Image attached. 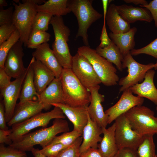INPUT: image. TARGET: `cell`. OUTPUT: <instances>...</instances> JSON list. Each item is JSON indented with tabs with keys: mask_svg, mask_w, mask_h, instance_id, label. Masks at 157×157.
Listing matches in <instances>:
<instances>
[{
	"mask_svg": "<svg viewBox=\"0 0 157 157\" xmlns=\"http://www.w3.org/2000/svg\"><path fill=\"white\" fill-rule=\"evenodd\" d=\"M156 111L157 112V106H156Z\"/></svg>",
	"mask_w": 157,
	"mask_h": 157,
	"instance_id": "54",
	"label": "cell"
},
{
	"mask_svg": "<svg viewBox=\"0 0 157 157\" xmlns=\"http://www.w3.org/2000/svg\"><path fill=\"white\" fill-rule=\"evenodd\" d=\"M124 1L127 3H133L135 5L144 6L148 4V2L145 0H124Z\"/></svg>",
	"mask_w": 157,
	"mask_h": 157,
	"instance_id": "48",
	"label": "cell"
},
{
	"mask_svg": "<svg viewBox=\"0 0 157 157\" xmlns=\"http://www.w3.org/2000/svg\"><path fill=\"white\" fill-rule=\"evenodd\" d=\"M116 8L119 15L129 24L138 21L151 22L153 20L149 11L144 8L123 4L116 6Z\"/></svg>",
	"mask_w": 157,
	"mask_h": 157,
	"instance_id": "23",
	"label": "cell"
},
{
	"mask_svg": "<svg viewBox=\"0 0 157 157\" xmlns=\"http://www.w3.org/2000/svg\"><path fill=\"white\" fill-rule=\"evenodd\" d=\"M79 157H104L98 148H90L80 154Z\"/></svg>",
	"mask_w": 157,
	"mask_h": 157,
	"instance_id": "47",
	"label": "cell"
},
{
	"mask_svg": "<svg viewBox=\"0 0 157 157\" xmlns=\"http://www.w3.org/2000/svg\"><path fill=\"white\" fill-rule=\"evenodd\" d=\"M50 24L54 35L55 40L52 45L53 52L63 69H71L73 56L67 44L70 30L65 25L62 16H52Z\"/></svg>",
	"mask_w": 157,
	"mask_h": 157,
	"instance_id": "4",
	"label": "cell"
},
{
	"mask_svg": "<svg viewBox=\"0 0 157 157\" xmlns=\"http://www.w3.org/2000/svg\"><path fill=\"white\" fill-rule=\"evenodd\" d=\"M65 117L62 110L59 108L55 106L50 111L40 113L12 126L9 138L13 142H15L35 128L39 127H46L52 119H64Z\"/></svg>",
	"mask_w": 157,
	"mask_h": 157,
	"instance_id": "7",
	"label": "cell"
},
{
	"mask_svg": "<svg viewBox=\"0 0 157 157\" xmlns=\"http://www.w3.org/2000/svg\"><path fill=\"white\" fill-rule=\"evenodd\" d=\"M5 106L3 100L0 102V128L3 130H8V128L6 125Z\"/></svg>",
	"mask_w": 157,
	"mask_h": 157,
	"instance_id": "45",
	"label": "cell"
},
{
	"mask_svg": "<svg viewBox=\"0 0 157 157\" xmlns=\"http://www.w3.org/2000/svg\"><path fill=\"white\" fill-rule=\"evenodd\" d=\"M144 101L143 98L133 94L129 88L125 90L123 92L118 101L105 111L108 116V124L133 108L142 105Z\"/></svg>",
	"mask_w": 157,
	"mask_h": 157,
	"instance_id": "12",
	"label": "cell"
},
{
	"mask_svg": "<svg viewBox=\"0 0 157 157\" xmlns=\"http://www.w3.org/2000/svg\"><path fill=\"white\" fill-rule=\"evenodd\" d=\"M32 54L36 60L40 61L51 71L56 78H60L63 68L58 61L52 49L50 48L48 42L39 46Z\"/></svg>",
	"mask_w": 157,
	"mask_h": 157,
	"instance_id": "18",
	"label": "cell"
},
{
	"mask_svg": "<svg viewBox=\"0 0 157 157\" xmlns=\"http://www.w3.org/2000/svg\"><path fill=\"white\" fill-rule=\"evenodd\" d=\"M95 50L99 56L115 64L119 71H122L123 69L122 63L124 56L113 41L107 47L101 48L98 46Z\"/></svg>",
	"mask_w": 157,
	"mask_h": 157,
	"instance_id": "29",
	"label": "cell"
},
{
	"mask_svg": "<svg viewBox=\"0 0 157 157\" xmlns=\"http://www.w3.org/2000/svg\"><path fill=\"white\" fill-rule=\"evenodd\" d=\"M154 68L156 70L157 69V61L156 63L154 64Z\"/></svg>",
	"mask_w": 157,
	"mask_h": 157,
	"instance_id": "52",
	"label": "cell"
},
{
	"mask_svg": "<svg viewBox=\"0 0 157 157\" xmlns=\"http://www.w3.org/2000/svg\"><path fill=\"white\" fill-rule=\"evenodd\" d=\"M8 6V3L5 0H0V8H3V7L6 6Z\"/></svg>",
	"mask_w": 157,
	"mask_h": 157,
	"instance_id": "51",
	"label": "cell"
},
{
	"mask_svg": "<svg viewBox=\"0 0 157 157\" xmlns=\"http://www.w3.org/2000/svg\"><path fill=\"white\" fill-rule=\"evenodd\" d=\"M11 77L6 72L4 68H0V89L8 85L11 82Z\"/></svg>",
	"mask_w": 157,
	"mask_h": 157,
	"instance_id": "44",
	"label": "cell"
},
{
	"mask_svg": "<svg viewBox=\"0 0 157 157\" xmlns=\"http://www.w3.org/2000/svg\"><path fill=\"white\" fill-rule=\"evenodd\" d=\"M32 57L28 65V69L23 82L19 98V103L38 100L37 93L34 82L33 74L31 64L34 59Z\"/></svg>",
	"mask_w": 157,
	"mask_h": 157,
	"instance_id": "27",
	"label": "cell"
},
{
	"mask_svg": "<svg viewBox=\"0 0 157 157\" xmlns=\"http://www.w3.org/2000/svg\"><path fill=\"white\" fill-rule=\"evenodd\" d=\"M153 136L151 135L143 136L142 140L136 149L138 157H157Z\"/></svg>",
	"mask_w": 157,
	"mask_h": 157,
	"instance_id": "30",
	"label": "cell"
},
{
	"mask_svg": "<svg viewBox=\"0 0 157 157\" xmlns=\"http://www.w3.org/2000/svg\"><path fill=\"white\" fill-rule=\"evenodd\" d=\"M115 126L114 122L108 128H102L103 136L98 149L104 157H113L119 150L115 139Z\"/></svg>",
	"mask_w": 157,
	"mask_h": 157,
	"instance_id": "24",
	"label": "cell"
},
{
	"mask_svg": "<svg viewBox=\"0 0 157 157\" xmlns=\"http://www.w3.org/2000/svg\"><path fill=\"white\" fill-rule=\"evenodd\" d=\"M137 31V28L134 27L124 33L116 34L110 32L109 33V37L124 57L134 49L135 45L134 36Z\"/></svg>",
	"mask_w": 157,
	"mask_h": 157,
	"instance_id": "26",
	"label": "cell"
},
{
	"mask_svg": "<svg viewBox=\"0 0 157 157\" xmlns=\"http://www.w3.org/2000/svg\"><path fill=\"white\" fill-rule=\"evenodd\" d=\"M82 137H79L72 144L63 149L56 157H79V149Z\"/></svg>",
	"mask_w": 157,
	"mask_h": 157,
	"instance_id": "35",
	"label": "cell"
},
{
	"mask_svg": "<svg viewBox=\"0 0 157 157\" xmlns=\"http://www.w3.org/2000/svg\"><path fill=\"white\" fill-rule=\"evenodd\" d=\"M23 43L19 40L8 52L4 63V69L11 78H17L23 75L27 67H24L23 61L24 55Z\"/></svg>",
	"mask_w": 157,
	"mask_h": 157,
	"instance_id": "14",
	"label": "cell"
},
{
	"mask_svg": "<svg viewBox=\"0 0 157 157\" xmlns=\"http://www.w3.org/2000/svg\"><path fill=\"white\" fill-rule=\"evenodd\" d=\"M130 53L132 56L145 54L157 59V38L144 47L137 49H134Z\"/></svg>",
	"mask_w": 157,
	"mask_h": 157,
	"instance_id": "36",
	"label": "cell"
},
{
	"mask_svg": "<svg viewBox=\"0 0 157 157\" xmlns=\"http://www.w3.org/2000/svg\"><path fill=\"white\" fill-rule=\"evenodd\" d=\"M51 105L59 108L72 123L73 130L82 135L83 129L88 121L87 107H72L65 104L60 103H53Z\"/></svg>",
	"mask_w": 157,
	"mask_h": 157,
	"instance_id": "16",
	"label": "cell"
},
{
	"mask_svg": "<svg viewBox=\"0 0 157 157\" xmlns=\"http://www.w3.org/2000/svg\"><path fill=\"white\" fill-rule=\"evenodd\" d=\"M147 9L151 13L154 22L155 26L157 28V0H153L144 6H140Z\"/></svg>",
	"mask_w": 157,
	"mask_h": 157,
	"instance_id": "42",
	"label": "cell"
},
{
	"mask_svg": "<svg viewBox=\"0 0 157 157\" xmlns=\"http://www.w3.org/2000/svg\"><path fill=\"white\" fill-rule=\"evenodd\" d=\"M38 149L33 148L31 150L32 153L35 157H48L46 156L40 152Z\"/></svg>",
	"mask_w": 157,
	"mask_h": 157,
	"instance_id": "50",
	"label": "cell"
},
{
	"mask_svg": "<svg viewBox=\"0 0 157 157\" xmlns=\"http://www.w3.org/2000/svg\"><path fill=\"white\" fill-rule=\"evenodd\" d=\"M65 104L72 107H87L90 91L81 83L71 69H63L60 77Z\"/></svg>",
	"mask_w": 157,
	"mask_h": 157,
	"instance_id": "2",
	"label": "cell"
},
{
	"mask_svg": "<svg viewBox=\"0 0 157 157\" xmlns=\"http://www.w3.org/2000/svg\"><path fill=\"white\" fill-rule=\"evenodd\" d=\"M122 64L123 69L127 68L128 74L126 76L119 80L118 84L121 86L119 89V92L142 81L147 72L154 68V64L140 63L133 58L130 52L124 57Z\"/></svg>",
	"mask_w": 157,
	"mask_h": 157,
	"instance_id": "9",
	"label": "cell"
},
{
	"mask_svg": "<svg viewBox=\"0 0 157 157\" xmlns=\"http://www.w3.org/2000/svg\"><path fill=\"white\" fill-rule=\"evenodd\" d=\"M82 136L78 132L73 130L71 131L63 133L60 135L56 136L49 144L60 143L68 147L73 144L79 137Z\"/></svg>",
	"mask_w": 157,
	"mask_h": 157,
	"instance_id": "34",
	"label": "cell"
},
{
	"mask_svg": "<svg viewBox=\"0 0 157 157\" xmlns=\"http://www.w3.org/2000/svg\"><path fill=\"white\" fill-rule=\"evenodd\" d=\"M31 67L34 85L37 93L40 94L55 78V76L51 71L35 58Z\"/></svg>",
	"mask_w": 157,
	"mask_h": 157,
	"instance_id": "22",
	"label": "cell"
},
{
	"mask_svg": "<svg viewBox=\"0 0 157 157\" xmlns=\"http://www.w3.org/2000/svg\"><path fill=\"white\" fill-rule=\"evenodd\" d=\"M155 72L152 69L149 70L143 82L137 83L129 88L133 93L139 97L146 98L157 105V89L154 81Z\"/></svg>",
	"mask_w": 157,
	"mask_h": 157,
	"instance_id": "21",
	"label": "cell"
},
{
	"mask_svg": "<svg viewBox=\"0 0 157 157\" xmlns=\"http://www.w3.org/2000/svg\"><path fill=\"white\" fill-rule=\"evenodd\" d=\"M109 1L108 0H102L104 16V22H106V18L108 9H107V7L108 2H109Z\"/></svg>",
	"mask_w": 157,
	"mask_h": 157,
	"instance_id": "49",
	"label": "cell"
},
{
	"mask_svg": "<svg viewBox=\"0 0 157 157\" xmlns=\"http://www.w3.org/2000/svg\"><path fill=\"white\" fill-rule=\"evenodd\" d=\"M91 0H68L67 6L76 17L78 29L76 36L82 38L85 46H89L88 30L103 15L95 10Z\"/></svg>",
	"mask_w": 157,
	"mask_h": 157,
	"instance_id": "3",
	"label": "cell"
},
{
	"mask_svg": "<svg viewBox=\"0 0 157 157\" xmlns=\"http://www.w3.org/2000/svg\"><path fill=\"white\" fill-rule=\"evenodd\" d=\"M60 143L49 144L39 150L43 155L48 157H56L63 149L67 147Z\"/></svg>",
	"mask_w": 157,
	"mask_h": 157,
	"instance_id": "37",
	"label": "cell"
},
{
	"mask_svg": "<svg viewBox=\"0 0 157 157\" xmlns=\"http://www.w3.org/2000/svg\"><path fill=\"white\" fill-rule=\"evenodd\" d=\"M106 21L111 32L117 34L124 33L131 29L130 24L125 21L119 13L116 5L110 4L108 8Z\"/></svg>",
	"mask_w": 157,
	"mask_h": 157,
	"instance_id": "25",
	"label": "cell"
},
{
	"mask_svg": "<svg viewBox=\"0 0 157 157\" xmlns=\"http://www.w3.org/2000/svg\"><path fill=\"white\" fill-rule=\"evenodd\" d=\"M20 38V33L16 29L8 40L0 44V68H4L5 60L8 52Z\"/></svg>",
	"mask_w": 157,
	"mask_h": 157,
	"instance_id": "32",
	"label": "cell"
},
{
	"mask_svg": "<svg viewBox=\"0 0 157 157\" xmlns=\"http://www.w3.org/2000/svg\"><path fill=\"white\" fill-rule=\"evenodd\" d=\"M38 100L43 104L46 110L50 108L52 104H65L60 78H55L39 94Z\"/></svg>",
	"mask_w": 157,
	"mask_h": 157,
	"instance_id": "19",
	"label": "cell"
},
{
	"mask_svg": "<svg viewBox=\"0 0 157 157\" xmlns=\"http://www.w3.org/2000/svg\"><path fill=\"white\" fill-rule=\"evenodd\" d=\"M69 130L67 121L55 119L51 126L29 132L9 146L24 152L31 151L35 145L39 144L43 148L49 144L58 134Z\"/></svg>",
	"mask_w": 157,
	"mask_h": 157,
	"instance_id": "1",
	"label": "cell"
},
{
	"mask_svg": "<svg viewBox=\"0 0 157 157\" xmlns=\"http://www.w3.org/2000/svg\"><path fill=\"white\" fill-rule=\"evenodd\" d=\"M77 52L89 61L104 85L109 86L117 84L119 78L117 69L113 63L98 54L95 49L85 45L78 48Z\"/></svg>",
	"mask_w": 157,
	"mask_h": 157,
	"instance_id": "5",
	"label": "cell"
},
{
	"mask_svg": "<svg viewBox=\"0 0 157 157\" xmlns=\"http://www.w3.org/2000/svg\"><path fill=\"white\" fill-rule=\"evenodd\" d=\"M50 37L51 35L46 31L32 30L26 46L29 48L36 49L40 45L47 42Z\"/></svg>",
	"mask_w": 157,
	"mask_h": 157,
	"instance_id": "31",
	"label": "cell"
},
{
	"mask_svg": "<svg viewBox=\"0 0 157 157\" xmlns=\"http://www.w3.org/2000/svg\"><path fill=\"white\" fill-rule=\"evenodd\" d=\"M52 16L45 12H37L33 19L32 30L46 31Z\"/></svg>",
	"mask_w": 157,
	"mask_h": 157,
	"instance_id": "33",
	"label": "cell"
},
{
	"mask_svg": "<svg viewBox=\"0 0 157 157\" xmlns=\"http://www.w3.org/2000/svg\"><path fill=\"white\" fill-rule=\"evenodd\" d=\"M22 2V3L19 2L17 4L12 1L14 7L12 23L20 33L19 40L26 46L37 11L36 5L31 0H23Z\"/></svg>",
	"mask_w": 157,
	"mask_h": 157,
	"instance_id": "6",
	"label": "cell"
},
{
	"mask_svg": "<svg viewBox=\"0 0 157 157\" xmlns=\"http://www.w3.org/2000/svg\"><path fill=\"white\" fill-rule=\"evenodd\" d=\"M101 42L98 46L101 48H104L109 46L112 42V41L109 37L106 26V22H104L101 34L100 37Z\"/></svg>",
	"mask_w": 157,
	"mask_h": 157,
	"instance_id": "41",
	"label": "cell"
},
{
	"mask_svg": "<svg viewBox=\"0 0 157 157\" xmlns=\"http://www.w3.org/2000/svg\"><path fill=\"white\" fill-rule=\"evenodd\" d=\"M68 0H48L41 5H36L37 12L47 13L53 16H62L71 12L67 6Z\"/></svg>",
	"mask_w": 157,
	"mask_h": 157,
	"instance_id": "28",
	"label": "cell"
},
{
	"mask_svg": "<svg viewBox=\"0 0 157 157\" xmlns=\"http://www.w3.org/2000/svg\"><path fill=\"white\" fill-rule=\"evenodd\" d=\"M71 69L81 83L88 90L101 83L89 61L77 52L73 56Z\"/></svg>",
	"mask_w": 157,
	"mask_h": 157,
	"instance_id": "11",
	"label": "cell"
},
{
	"mask_svg": "<svg viewBox=\"0 0 157 157\" xmlns=\"http://www.w3.org/2000/svg\"><path fill=\"white\" fill-rule=\"evenodd\" d=\"M25 73L21 76L12 81L8 86L0 90L1 94L3 98L6 122L11 119L14 113L17 101L19 98L22 85L27 73L28 66Z\"/></svg>",
	"mask_w": 157,
	"mask_h": 157,
	"instance_id": "13",
	"label": "cell"
},
{
	"mask_svg": "<svg viewBox=\"0 0 157 157\" xmlns=\"http://www.w3.org/2000/svg\"><path fill=\"white\" fill-rule=\"evenodd\" d=\"M0 157H27V155L25 152L0 144Z\"/></svg>",
	"mask_w": 157,
	"mask_h": 157,
	"instance_id": "38",
	"label": "cell"
},
{
	"mask_svg": "<svg viewBox=\"0 0 157 157\" xmlns=\"http://www.w3.org/2000/svg\"><path fill=\"white\" fill-rule=\"evenodd\" d=\"M102 128L90 119L88 115V121L83 129L82 136V141L80 145V154L90 148H98L99 143L102 138Z\"/></svg>",
	"mask_w": 157,
	"mask_h": 157,
	"instance_id": "20",
	"label": "cell"
},
{
	"mask_svg": "<svg viewBox=\"0 0 157 157\" xmlns=\"http://www.w3.org/2000/svg\"><path fill=\"white\" fill-rule=\"evenodd\" d=\"M113 157H138L136 150L129 148L119 149Z\"/></svg>",
	"mask_w": 157,
	"mask_h": 157,
	"instance_id": "43",
	"label": "cell"
},
{
	"mask_svg": "<svg viewBox=\"0 0 157 157\" xmlns=\"http://www.w3.org/2000/svg\"><path fill=\"white\" fill-rule=\"evenodd\" d=\"M125 114L132 128L140 134H157V117L149 108L142 105L137 106Z\"/></svg>",
	"mask_w": 157,
	"mask_h": 157,
	"instance_id": "8",
	"label": "cell"
},
{
	"mask_svg": "<svg viewBox=\"0 0 157 157\" xmlns=\"http://www.w3.org/2000/svg\"><path fill=\"white\" fill-rule=\"evenodd\" d=\"M100 88L99 85L89 90L90 98L87 110L91 120L102 128H106L108 124V116L104 111L102 105V103L104 100V97L99 93Z\"/></svg>",
	"mask_w": 157,
	"mask_h": 157,
	"instance_id": "15",
	"label": "cell"
},
{
	"mask_svg": "<svg viewBox=\"0 0 157 157\" xmlns=\"http://www.w3.org/2000/svg\"><path fill=\"white\" fill-rule=\"evenodd\" d=\"M13 2H15V3H19V0H13Z\"/></svg>",
	"mask_w": 157,
	"mask_h": 157,
	"instance_id": "53",
	"label": "cell"
},
{
	"mask_svg": "<svg viewBox=\"0 0 157 157\" xmlns=\"http://www.w3.org/2000/svg\"><path fill=\"white\" fill-rule=\"evenodd\" d=\"M11 132V129L8 130L0 129V143L10 145L13 142L9 138V135Z\"/></svg>",
	"mask_w": 157,
	"mask_h": 157,
	"instance_id": "46",
	"label": "cell"
},
{
	"mask_svg": "<svg viewBox=\"0 0 157 157\" xmlns=\"http://www.w3.org/2000/svg\"><path fill=\"white\" fill-rule=\"evenodd\" d=\"M44 108L43 104L38 100L19 103L16 104L12 117L7 124L12 126L41 113Z\"/></svg>",
	"mask_w": 157,
	"mask_h": 157,
	"instance_id": "17",
	"label": "cell"
},
{
	"mask_svg": "<svg viewBox=\"0 0 157 157\" xmlns=\"http://www.w3.org/2000/svg\"><path fill=\"white\" fill-rule=\"evenodd\" d=\"M16 29L13 23L0 26V44L8 40Z\"/></svg>",
	"mask_w": 157,
	"mask_h": 157,
	"instance_id": "39",
	"label": "cell"
},
{
	"mask_svg": "<svg viewBox=\"0 0 157 157\" xmlns=\"http://www.w3.org/2000/svg\"><path fill=\"white\" fill-rule=\"evenodd\" d=\"M115 136L118 149H137L143 137L132 128L125 113L115 120Z\"/></svg>",
	"mask_w": 157,
	"mask_h": 157,
	"instance_id": "10",
	"label": "cell"
},
{
	"mask_svg": "<svg viewBox=\"0 0 157 157\" xmlns=\"http://www.w3.org/2000/svg\"><path fill=\"white\" fill-rule=\"evenodd\" d=\"M14 11L12 6L6 9L0 8V26L5 24L12 23Z\"/></svg>",
	"mask_w": 157,
	"mask_h": 157,
	"instance_id": "40",
	"label": "cell"
}]
</instances>
